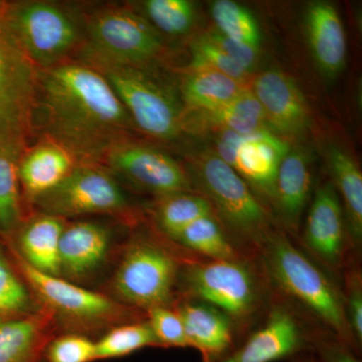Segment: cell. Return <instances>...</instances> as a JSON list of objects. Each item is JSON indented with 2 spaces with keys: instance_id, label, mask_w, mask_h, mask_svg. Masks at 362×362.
Masks as SVG:
<instances>
[{
  "instance_id": "f1b7e54d",
  "label": "cell",
  "mask_w": 362,
  "mask_h": 362,
  "mask_svg": "<svg viewBox=\"0 0 362 362\" xmlns=\"http://www.w3.org/2000/svg\"><path fill=\"white\" fill-rule=\"evenodd\" d=\"M211 13L218 33L230 39L259 47L261 33L251 11L232 0H216Z\"/></svg>"
},
{
  "instance_id": "d4e9b609",
  "label": "cell",
  "mask_w": 362,
  "mask_h": 362,
  "mask_svg": "<svg viewBox=\"0 0 362 362\" xmlns=\"http://www.w3.org/2000/svg\"><path fill=\"white\" fill-rule=\"evenodd\" d=\"M47 317L30 314L0 321V362H37L45 347Z\"/></svg>"
},
{
  "instance_id": "ffe728a7",
  "label": "cell",
  "mask_w": 362,
  "mask_h": 362,
  "mask_svg": "<svg viewBox=\"0 0 362 362\" xmlns=\"http://www.w3.org/2000/svg\"><path fill=\"white\" fill-rule=\"evenodd\" d=\"M110 233L104 226L81 221L65 226L59 240L61 274L82 277L94 271L106 258Z\"/></svg>"
},
{
  "instance_id": "603a6c76",
  "label": "cell",
  "mask_w": 362,
  "mask_h": 362,
  "mask_svg": "<svg viewBox=\"0 0 362 362\" xmlns=\"http://www.w3.org/2000/svg\"><path fill=\"white\" fill-rule=\"evenodd\" d=\"M173 242L201 258L214 261H232L252 257L235 244L214 214L202 216L190 223Z\"/></svg>"
},
{
  "instance_id": "836d02e7",
  "label": "cell",
  "mask_w": 362,
  "mask_h": 362,
  "mask_svg": "<svg viewBox=\"0 0 362 362\" xmlns=\"http://www.w3.org/2000/svg\"><path fill=\"white\" fill-rule=\"evenodd\" d=\"M192 68L194 70H213L220 71L243 83L247 71L230 59L220 47L209 39L206 35L199 37L192 47Z\"/></svg>"
},
{
  "instance_id": "5b68a950",
  "label": "cell",
  "mask_w": 362,
  "mask_h": 362,
  "mask_svg": "<svg viewBox=\"0 0 362 362\" xmlns=\"http://www.w3.org/2000/svg\"><path fill=\"white\" fill-rule=\"evenodd\" d=\"M197 258L201 257L194 254L177 256L152 238H135L117 269L114 289L125 303L146 312L173 307L180 298L181 268Z\"/></svg>"
},
{
  "instance_id": "f35d334b",
  "label": "cell",
  "mask_w": 362,
  "mask_h": 362,
  "mask_svg": "<svg viewBox=\"0 0 362 362\" xmlns=\"http://www.w3.org/2000/svg\"><path fill=\"white\" fill-rule=\"evenodd\" d=\"M206 35L211 42L220 47L230 59L239 64L247 73H250L256 65L257 59H258V47L237 42L218 32H211Z\"/></svg>"
},
{
  "instance_id": "d590c367",
  "label": "cell",
  "mask_w": 362,
  "mask_h": 362,
  "mask_svg": "<svg viewBox=\"0 0 362 362\" xmlns=\"http://www.w3.org/2000/svg\"><path fill=\"white\" fill-rule=\"evenodd\" d=\"M341 287L344 296L347 320L354 339L362 349V271L361 259H356L342 276Z\"/></svg>"
},
{
  "instance_id": "484cf974",
  "label": "cell",
  "mask_w": 362,
  "mask_h": 362,
  "mask_svg": "<svg viewBox=\"0 0 362 362\" xmlns=\"http://www.w3.org/2000/svg\"><path fill=\"white\" fill-rule=\"evenodd\" d=\"M242 83L213 70H194L183 81L182 97L189 108L199 112L216 110L230 103L242 90Z\"/></svg>"
},
{
  "instance_id": "d6a6232c",
  "label": "cell",
  "mask_w": 362,
  "mask_h": 362,
  "mask_svg": "<svg viewBox=\"0 0 362 362\" xmlns=\"http://www.w3.org/2000/svg\"><path fill=\"white\" fill-rule=\"evenodd\" d=\"M32 298L0 246V321L30 315Z\"/></svg>"
},
{
  "instance_id": "52a82bcc",
  "label": "cell",
  "mask_w": 362,
  "mask_h": 362,
  "mask_svg": "<svg viewBox=\"0 0 362 362\" xmlns=\"http://www.w3.org/2000/svg\"><path fill=\"white\" fill-rule=\"evenodd\" d=\"M296 243L340 284L346 269L361 259V251L352 239L342 202L333 183H322L314 190L303 232L299 233Z\"/></svg>"
},
{
  "instance_id": "cb8c5ba5",
  "label": "cell",
  "mask_w": 362,
  "mask_h": 362,
  "mask_svg": "<svg viewBox=\"0 0 362 362\" xmlns=\"http://www.w3.org/2000/svg\"><path fill=\"white\" fill-rule=\"evenodd\" d=\"M328 166L333 185L342 197L343 209L354 244L361 251L362 242V175L354 159L341 147L332 145L328 149Z\"/></svg>"
},
{
  "instance_id": "2e32d148",
  "label": "cell",
  "mask_w": 362,
  "mask_h": 362,
  "mask_svg": "<svg viewBox=\"0 0 362 362\" xmlns=\"http://www.w3.org/2000/svg\"><path fill=\"white\" fill-rule=\"evenodd\" d=\"M173 308L182 320L189 347L201 354L202 362H221L240 344L230 319L211 305L180 299Z\"/></svg>"
},
{
  "instance_id": "9a60e30c",
  "label": "cell",
  "mask_w": 362,
  "mask_h": 362,
  "mask_svg": "<svg viewBox=\"0 0 362 362\" xmlns=\"http://www.w3.org/2000/svg\"><path fill=\"white\" fill-rule=\"evenodd\" d=\"M254 95L274 129L290 136H302L311 126L308 105L294 78L280 70L259 74Z\"/></svg>"
},
{
  "instance_id": "1f68e13d",
  "label": "cell",
  "mask_w": 362,
  "mask_h": 362,
  "mask_svg": "<svg viewBox=\"0 0 362 362\" xmlns=\"http://www.w3.org/2000/svg\"><path fill=\"white\" fill-rule=\"evenodd\" d=\"M143 8L157 32L170 35L188 32L194 21V6L187 0H147Z\"/></svg>"
},
{
  "instance_id": "3957f363",
  "label": "cell",
  "mask_w": 362,
  "mask_h": 362,
  "mask_svg": "<svg viewBox=\"0 0 362 362\" xmlns=\"http://www.w3.org/2000/svg\"><path fill=\"white\" fill-rule=\"evenodd\" d=\"M178 295V300H197L223 312L242 343L263 320L273 291L259 257L252 256L232 261L190 259L181 268Z\"/></svg>"
},
{
  "instance_id": "d6986e66",
  "label": "cell",
  "mask_w": 362,
  "mask_h": 362,
  "mask_svg": "<svg viewBox=\"0 0 362 362\" xmlns=\"http://www.w3.org/2000/svg\"><path fill=\"white\" fill-rule=\"evenodd\" d=\"M306 28L312 54L325 77L334 78L344 66L347 45L339 13L332 4L316 1L306 14Z\"/></svg>"
},
{
  "instance_id": "f546056e",
  "label": "cell",
  "mask_w": 362,
  "mask_h": 362,
  "mask_svg": "<svg viewBox=\"0 0 362 362\" xmlns=\"http://www.w3.org/2000/svg\"><path fill=\"white\" fill-rule=\"evenodd\" d=\"M145 347H159L148 322L126 324L109 331L96 342V361L129 356Z\"/></svg>"
},
{
  "instance_id": "30bf717a",
  "label": "cell",
  "mask_w": 362,
  "mask_h": 362,
  "mask_svg": "<svg viewBox=\"0 0 362 362\" xmlns=\"http://www.w3.org/2000/svg\"><path fill=\"white\" fill-rule=\"evenodd\" d=\"M318 330L321 329L273 292L263 320L221 362L287 361L300 352L311 351Z\"/></svg>"
},
{
  "instance_id": "8fae6325",
  "label": "cell",
  "mask_w": 362,
  "mask_h": 362,
  "mask_svg": "<svg viewBox=\"0 0 362 362\" xmlns=\"http://www.w3.org/2000/svg\"><path fill=\"white\" fill-rule=\"evenodd\" d=\"M39 71L0 21V145L20 151L35 109Z\"/></svg>"
},
{
  "instance_id": "44dd1931",
  "label": "cell",
  "mask_w": 362,
  "mask_h": 362,
  "mask_svg": "<svg viewBox=\"0 0 362 362\" xmlns=\"http://www.w3.org/2000/svg\"><path fill=\"white\" fill-rule=\"evenodd\" d=\"M73 156L56 142L37 145L18 166V178L32 199L51 192L73 169Z\"/></svg>"
},
{
  "instance_id": "8992f818",
  "label": "cell",
  "mask_w": 362,
  "mask_h": 362,
  "mask_svg": "<svg viewBox=\"0 0 362 362\" xmlns=\"http://www.w3.org/2000/svg\"><path fill=\"white\" fill-rule=\"evenodd\" d=\"M4 23L16 47L40 71L63 64L82 37L78 18L54 2L18 4L6 13Z\"/></svg>"
},
{
  "instance_id": "7a4b0ae2",
  "label": "cell",
  "mask_w": 362,
  "mask_h": 362,
  "mask_svg": "<svg viewBox=\"0 0 362 362\" xmlns=\"http://www.w3.org/2000/svg\"><path fill=\"white\" fill-rule=\"evenodd\" d=\"M274 293L292 305L318 329L327 331L361 357L350 329L341 284L317 265L280 228L259 252Z\"/></svg>"
},
{
  "instance_id": "6da1fadb",
  "label": "cell",
  "mask_w": 362,
  "mask_h": 362,
  "mask_svg": "<svg viewBox=\"0 0 362 362\" xmlns=\"http://www.w3.org/2000/svg\"><path fill=\"white\" fill-rule=\"evenodd\" d=\"M35 101L54 142L83 161L106 157L134 124L108 81L90 66L63 63L40 71Z\"/></svg>"
},
{
  "instance_id": "e575fe53",
  "label": "cell",
  "mask_w": 362,
  "mask_h": 362,
  "mask_svg": "<svg viewBox=\"0 0 362 362\" xmlns=\"http://www.w3.org/2000/svg\"><path fill=\"white\" fill-rule=\"evenodd\" d=\"M146 313L147 322L159 347H189L182 320L173 307H156Z\"/></svg>"
},
{
  "instance_id": "5bb4252c",
  "label": "cell",
  "mask_w": 362,
  "mask_h": 362,
  "mask_svg": "<svg viewBox=\"0 0 362 362\" xmlns=\"http://www.w3.org/2000/svg\"><path fill=\"white\" fill-rule=\"evenodd\" d=\"M16 259L28 285L52 310L81 321L106 320L121 314V307L111 299L49 275L28 265L16 252Z\"/></svg>"
},
{
  "instance_id": "74e56055",
  "label": "cell",
  "mask_w": 362,
  "mask_h": 362,
  "mask_svg": "<svg viewBox=\"0 0 362 362\" xmlns=\"http://www.w3.org/2000/svg\"><path fill=\"white\" fill-rule=\"evenodd\" d=\"M311 352L318 362H362L349 345L327 331L318 330L312 341Z\"/></svg>"
},
{
  "instance_id": "9c48e42d",
  "label": "cell",
  "mask_w": 362,
  "mask_h": 362,
  "mask_svg": "<svg viewBox=\"0 0 362 362\" xmlns=\"http://www.w3.org/2000/svg\"><path fill=\"white\" fill-rule=\"evenodd\" d=\"M97 69L140 129L163 140L173 139L180 133L181 113L175 96L143 66H102Z\"/></svg>"
},
{
  "instance_id": "ba28073f",
  "label": "cell",
  "mask_w": 362,
  "mask_h": 362,
  "mask_svg": "<svg viewBox=\"0 0 362 362\" xmlns=\"http://www.w3.org/2000/svg\"><path fill=\"white\" fill-rule=\"evenodd\" d=\"M87 54L94 66H144L161 51L159 33L146 18L125 8H108L88 23Z\"/></svg>"
},
{
  "instance_id": "83f0119b",
  "label": "cell",
  "mask_w": 362,
  "mask_h": 362,
  "mask_svg": "<svg viewBox=\"0 0 362 362\" xmlns=\"http://www.w3.org/2000/svg\"><path fill=\"white\" fill-rule=\"evenodd\" d=\"M214 214L206 197L197 192H180L161 197L156 218L161 232L173 240L187 226L202 216Z\"/></svg>"
},
{
  "instance_id": "4dcf8cb0",
  "label": "cell",
  "mask_w": 362,
  "mask_h": 362,
  "mask_svg": "<svg viewBox=\"0 0 362 362\" xmlns=\"http://www.w3.org/2000/svg\"><path fill=\"white\" fill-rule=\"evenodd\" d=\"M18 153L0 146V230L4 233L11 232L20 218Z\"/></svg>"
},
{
  "instance_id": "7402d4cb",
  "label": "cell",
  "mask_w": 362,
  "mask_h": 362,
  "mask_svg": "<svg viewBox=\"0 0 362 362\" xmlns=\"http://www.w3.org/2000/svg\"><path fill=\"white\" fill-rule=\"evenodd\" d=\"M64 228L63 220L58 216L44 214L33 218L18 238L21 258L35 270L59 277V240Z\"/></svg>"
},
{
  "instance_id": "ab89813d",
  "label": "cell",
  "mask_w": 362,
  "mask_h": 362,
  "mask_svg": "<svg viewBox=\"0 0 362 362\" xmlns=\"http://www.w3.org/2000/svg\"><path fill=\"white\" fill-rule=\"evenodd\" d=\"M287 362H318L311 351H303L292 356Z\"/></svg>"
},
{
  "instance_id": "7c38bea8",
  "label": "cell",
  "mask_w": 362,
  "mask_h": 362,
  "mask_svg": "<svg viewBox=\"0 0 362 362\" xmlns=\"http://www.w3.org/2000/svg\"><path fill=\"white\" fill-rule=\"evenodd\" d=\"M35 201L45 214L61 218L116 213L127 206L118 183L108 173L90 166L74 168L59 185Z\"/></svg>"
},
{
  "instance_id": "4316f807",
  "label": "cell",
  "mask_w": 362,
  "mask_h": 362,
  "mask_svg": "<svg viewBox=\"0 0 362 362\" xmlns=\"http://www.w3.org/2000/svg\"><path fill=\"white\" fill-rule=\"evenodd\" d=\"M201 125L247 135L265 129L263 108L252 90L244 89L230 103L214 111L199 112Z\"/></svg>"
},
{
  "instance_id": "8d00e7d4",
  "label": "cell",
  "mask_w": 362,
  "mask_h": 362,
  "mask_svg": "<svg viewBox=\"0 0 362 362\" xmlns=\"http://www.w3.org/2000/svg\"><path fill=\"white\" fill-rule=\"evenodd\" d=\"M47 362L96 361V342L81 335H65L49 342L45 349Z\"/></svg>"
},
{
  "instance_id": "ac0fdd59",
  "label": "cell",
  "mask_w": 362,
  "mask_h": 362,
  "mask_svg": "<svg viewBox=\"0 0 362 362\" xmlns=\"http://www.w3.org/2000/svg\"><path fill=\"white\" fill-rule=\"evenodd\" d=\"M289 150L285 140L266 129L244 135L233 168L255 192L271 202L279 166Z\"/></svg>"
},
{
  "instance_id": "e0dca14e",
  "label": "cell",
  "mask_w": 362,
  "mask_h": 362,
  "mask_svg": "<svg viewBox=\"0 0 362 362\" xmlns=\"http://www.w3.org/2000/svg\"><path fill=\"white\" fill-rule=\"evenodd\" d=\"M313 180L310 160L302 150H289L279 166L272 206L277 225L296 242L302 216L311 201Z\"/></svg>"
},
{
  "instance_id": "4fadbf2b",
  "label": "cell",
  "mask_w": 362,
  "mask_h": 362,
  "mask_svg": "<svg viewBox=\"0 0 362 362\" xmlns=\"http://www.w3.org/2000/svg\"><path fill=\"white\" fill-rule=\"evenodd\" d=\"M106 159L114 171L158 197L194 192L192 178L180 164L153 147L126 140L115 145Z\"/></svg>"
},
{
  "instance_id": "277c9868",
  "label": "cell",
  "mask_w": 362,
  "mask_h": 362,
  "mask_svg": "<svg viewBox=\"0 0 362 362\" xmlns=\"http://www.w3.org/2000/svg\"><path fill=\"white\" fill-rule=\"evenodd\" d=\"M192 180L235 244L247 254L258 256L279 226L242 176L216 154H204L194 165Z\"/></svg>"
}]
</instances>
